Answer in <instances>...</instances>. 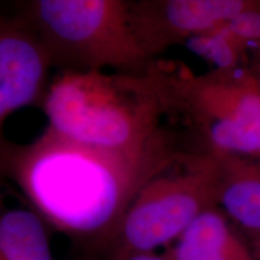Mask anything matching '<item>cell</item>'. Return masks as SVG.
Listing matches in <instances>:
<instances>
[{
    "label": "cell",
    "instance_id": "6da1fadb",
    "mask_svg": "<svg viewBox=\"0 0 260 260\" xmlns=\"http://www.w3.org/2000/svg\"><path fill=\"white\" fill-rule=\"evenodd\" d=\"M183 151L168 130L145 148L113 152L46 128L28 144H0V178L47 224L74 241L110 252L136 194Z\"/></svg>",
    "mask_w": 260,
    "mask_h": 260
},
{
    "label": "cell",
    "instance_id": "7a4b0ae2",
    "mask_svg": "<svg viewBox=\"0 0 260 260\" xmlns=\"http://www.w3.org/2000/svg\"><path fill=\"white\" fill-rule=\"evenodd\" d=\"M154 61L146 74L57 71L41 109L54 134L113 152H136L164 130L168 112Z\"/></svg>",
    "mask_w": 260,
    "mask_h": 260
},
{
    "label": "cell",
    "instance_id": "3957f363",
    "mask_svg": "<svg viewBox=\"0 0 260 260\" xmlns=\"http://www.w3.org/2000/svg\"><path fill=\"white\" fill-rule=\"evenodd\" d=\"M130 0H27L12 12L56 71L146 74L153 59L129 22Z\"/></svg>",
    "mask_w": 260,
    "mask_h": 260
},
{
    "label": "cell",
    "instance_id": "277c9868",
    "mask_svg": "<svg viewBox=\"0 0 260 260\" xmlns=\"http://www.w3.org/2000/svg\"><path fill=\"white\" fill-rule=\"evenodd\" d=\"M222 178L219 154L182 152L136 194L109 255L171 245L198 217L218 207Z\"/></svg>",
    "mask_w": 260,
    "mask_h": 260
},
{
    "label": "cell",
    "instance_id": "5b68a950",
    "mask_svg": "<svg viewBox=\"0 0 260 260\" xmlns=\"http://www.w3.org/2000/svg\"><path fill=\"white\" fill-rule=\"evenodd\" d=\"M154 70L168 112L183 113L205 139L206 151L260 157V82L251 74L233 68L178 75L157 63Z\"/></svg>",
    "mask_w": 260,
    "mask_h": 260
},
{
    "label": "cell",
    "instance_id": "8992f818",
    "mask_svg": "<svg viewBox=\"0 0 260 260\" xmlns=\"http://www.w3.org/2000/svg\"><path fill=\"white\" fill-rule=\"evenodd\" d=\"M260 3L246 0H138L129 2L133 34L149 58L195 35L220 28Z\"/></svg>",
    "mask_w": 260,
    "mask_h": 260
},
{
    "label": "cell",
    "instance_id": "52a82bcc",
    "mask_svg": "<svg viewBox=\"0 0 260 260\" xmlns=\"http://www.w3.org/2000/svg\"><path fill=\"white\" fill-rule=\"evenodd\" d=\"M50 61L29 29L14 12L0 14V144L12 113L41 106L48 83Z\"/></svg>",
    "mask_w": 260,
    "mask_h": 260
},
{
    "label": "cell",
    "instance_id": "ba28073f",
    "mask_svg": "<svg viewBox=\"0 0 260 260\" xmlns=\"http://www.w3.org/2000/svg\"><path fill=\"white\" fill-rule=\"evenodd\" d=\"M164 256L169 260H256L217 207L198 217L168 247Z\"/></svg>",
    "mask_w": 260,
    "mask_h": 260
},
{
    "label": "cell",
    "instance_id": "9c48e42d",
    "mask_svg": "<svg viewBox=\"0 0 260 260\" xmlns=\"http://www.w3.org/2000/svg\"><path fill=\"white\" fill-rule=\"evenodd\" d=\"M5 189L0 178V259L54 260L46 222L27 203L12 205Z\"/></svg>",
    "mask_w": 260,
    "mask_h": 260
},
{
    "label": "cell",
    "instance_id": "30bf717a",
    "mask_svg": "<svg viewBox=\"0 0 260 260\" xmlns=\"http://www.w3.org/2000/svg\"><path fill=\"white\" fill-rule=\"evenodd\" d=\"M219 155L223 178L218 206L234 222L260 236V167L237 155Z\"/></svg>",
    "mask_w": 260,
    "mask_h": 260
},
{
    "label": "cell",
    "instance_id": "8fae6325",
    "mask_svg": "<svg viewBox=\"0 0 260 260\" xmlns=\"http://www.w3.org/2000/svg\"><path fill=\"white\" fill-rule=\"evenodd\" d=\"M188 47L195 53L217 65V69H233L237 60L240 45L229 34L225 25L195 35L187 40Z\"/></svg>",
    "mask_w": 260,
    "mask_h": 260
},
{
    "label": "cell",
    "instance_id": "7c38bea8",
    "mask_svg": "<svg viewBox=\"0 0 260 260\" xmlns=\"http://www.w3.org/2000/svg\"><path fill=\"white\" fill-rule=\"evenodd\" d=\"M229 34L237 44L260 40V8H255L236 16L225 24Z\"/></svg>",
    "mask_w": 260,
    "mask_h": 260
},
{
    "label": "cell",
    "instance_id": "4fadbf2b",
    "mask_svg": "<svg viewBox=\"0 0 260 260\" xmlns=\"http://www.w3.org/2000/svg\"><path fill=\"white\" fill-rule=\"evenodd\" d=\"M107 260H169L164 255H158L154 252H122L112 253Z\"/></svg>",
    "mask_w": 260,
    "mask_h": 260
},
{
    "label": "cell",
    "instance_id": "5bb4252c",
    "mask_svg": "<svg viewBox=\"0 0 260 260\" xmlns=\"http://www.w3.org/2000/svg\"><path fill=\"white\" fill-rule=\"evenodd\" d=\"M253 254H254L256 260H260V236H258L254 241V246H253Z\"/></svg>",
    "mask_w": 260,
    "mask_h": 260
},
{
    "label": "cell",
    "instance_id": "9a60e30c",
    "mask_svg": "<svg viewBox=\"0 0 260 260\" xmlns=\"http://www.w3.org/2000/svg\"><path fill=\"white\" fill-rule=\"evenodd\" d=\"M0 260H2V259H0Z\"/></svg>",
    "mask_w": 260,
    "mask_h": 260
}]
</instances>
